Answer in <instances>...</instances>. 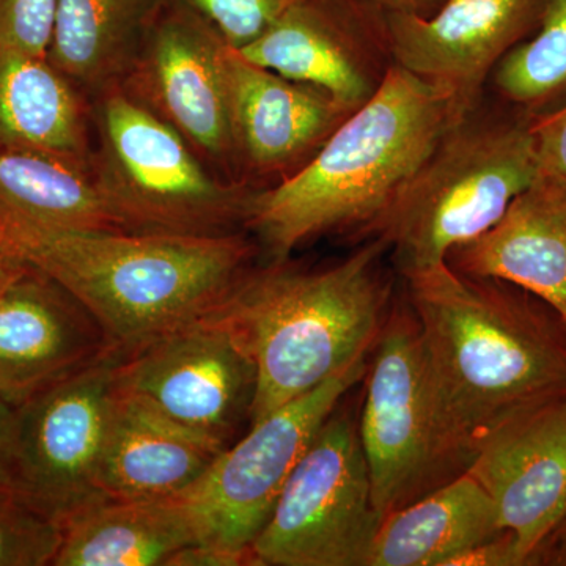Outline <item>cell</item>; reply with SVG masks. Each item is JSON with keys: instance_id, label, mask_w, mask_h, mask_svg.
<instances>
[{"instance_id": "1", "label": "cell", "mask_w": 566, "mask_h": 566, "mask_svg": "<svg viewBox=\"0 0 566 566\" xmlns=\"http://www.w3.org/2000/svg\"><path fill=\"white\" fill-rule=\"evenodd\" d=\"M439 428L469 468L499 428L566 395V348L504 290L449 263L405 277Z\"/></svg>"}, {"instance_id": "2", "label": "cell", "mask_w": 566, "mask_h": 566, "mask_svg": "<svg viewBox=\"0 0 566 566\" xmlns=\"http://www.w3.org/2000/svg\"><path fill=\"white\" fill-rule=\"evenodd\" d=\"M0 249L61 283L123 353L226 303L256 253L240 232L196 237L71 229L3 207Z\"/></svg>"}, {"instance_id": "3", "label": "cell", "mask_w": 566, "mask_h": 566, "mask_svg": "<svg viewBox=\"0 0 566 566\" xmlns=\"http://www.w3.org/2000/svg\"><path fill=\"white\" fill-rule=\"evenodd\" d=\"M458 120L446 95L392 63L378 91L301 169L253 193L245 229L271 262L326 234L368 237Z\"/></svg>"}, {"instance_id": "4", "label": "cell", "mask_w": 566, "mask_h": 566, "mask_svg": "<svg viewBox=\"0 0 566 566\" xmlns=\"http://www.w3.org/2000/svg\"><path fill=\"white\" fill-rule=\"evenodd\" d=\"M387 253L370 238L331 266L271 262L238 283L223 307L255 363L251 424L367 357L392 307Z\"/></svg>"}, {"instance_id": "5", "label": "cell", "mask_w": 566, "mask_h": 566, "mask_svg": "<svg viewBox=\"0 0 566 566\" xmlns=\"http://www.w3.org/2000/svg\"><path fill=\"white\" fill-rule=\"evenodd\" d=\"M542 170L532 122L475 109L453 123L367 238H378L401 277L447 263L502 218Z\"/></svg>"}, {"instance_id": "6", "label": "cell", "mask_w": 566, "mask_h": 566, "mask_svg": "<svg viewBox=\"0 0 566 566\" xmlns=\"http://www.w3.org/2000/svg\"><path fill=\"white\" fill-rule=\"evenodd\" d=\"M365 359L252 423L182 494L199 517L203 545L181 553L178 566L249 565L253 539L270 520L294 465L342 398L367 374Z\"/></svg>"}, {"instance_id": "7", "label": "cell", "mask_w": 566, "mask_h": 566, "mask_svg": "<svg viewBox=\"0 0 566 566\" xmlns=\"http://www.w3.org/2000/svg\"><path fill=\"white\" fill-rule=\"evenodd\" d=\"M107 188L129 232L218 237L245 227L253 191L216 181L174 126L111 92L102 107Z\"/></svg>"}, {"instance_id": "8", "label": "cell", "mask_w": 566, "mask_h": 566, "mask_svg": "<svg viewBox=\"0 0 566 566\" xmlns=\"http://www.w3.org/2000/svg\"><path fill=\"white\" fill-rule=\"evenodd\" d=\"M337 408L294 465L249 565L367 566L382 516L359 424Z\"/></svg>"}, {"instance_id": "9", "label": "cell", "mask_w": 566, "mask_h": 566, "mask_svg": "<svg viewBox=\"0 0 566 566\" xmlns=\"http://www.w3.org/2000/svg\"><path fill=\"white\" fill-rule=\"evenodd\" d=\"M375 346L359 436L376 509L385 517L461 471L442 439L419 323L408 300L392 304Z\"/></svg>"}, {"instance_id": "10", "label": "cell", "mask_w": 566, "mask_h": 566, "mask_svg": "<svg viewBox=\"0 0 566 566\" xmlns=\"http://www.w3.org/2000/svg\"><path fill=\"white\" fill-rule=\"evenodd\" d=\"M122 357V349H107L17 405L13 491L59 523L106 497L98 468Z\"/></svg>"}, {"instance_id": "11", "label": "cell", "mask_w": 566, "mask_h": 566, "mask_svg": "<svg viewBox=\"0 0 566 566\" xmlns=\"http://www.w3.org/2000/svg\"><path fill=\"white\" fill-rule=\"evenodd\" d=\"M255 387L252 354L223 304L123 353L118 367L122 392L226 447L251 423Z\"/></svg>"}, {"instance_id": "12", "label": "cell", "mask_w": 566, "mask_h": 566, "mask_svg": "<svg viewBox=\"0 0 566 566\" xmlns=\"http://www.w3.org/2000/svg\"><path fill=\"white\" fill-rule=\"evenodd\" d=\"M545 0H446L430 17L386 13L390 61L441 92L463 118L491 74L542 20Z\"/></svg>"}, {"instance_id": "13", "label": "cell", "mask_w": 566, "mask_h": 566, "mask_svg": "<svg viewBox=\"0 0 566 566\" xmlns=\"http://www.w3.org/2000/svg\"><path fill=\"white\" fill-rule=\"evenodd\" d=\"M237 52L286 80L329 93L352 111L378 91L392 65L386 13L368 0H294Z\"/></svg>"}, {"instance_id": "14", "label": "cell", "mask_w": 566, "mask_h": 566, "mask_svg": "<svg viewBox=\"0 0 566 566\" xmlns=\"http://www.w3.org/2000/svg\"><path fill=\"white\" fill-rule=\"evenodd\" d=\"M465 471L526 562L566 516V395L499 428Z\"/></svg>"}, {"instance_id": "15", "label": "cell", "mask_w": 566, "mask_h": 566, "mask_svg": "<svg viewBox=\"0 0 566 566\" xmlns=\"http://www.w3.org/2000/svg\"><path fill=\"white\" fill-rule=\"evenodd\" d=\"M114 348L98 319L31 268L0 293V395L18 405Z\"/></svg>"}, {"instance_id": "16", "label": "cell", "mask_w": 566, "mask_h": 566, "mask_svg": "<svg viewBox=\"0 0 566 566\" xmlns=\"http://www.w3.org/2000/svg\"><path fill=\"white\" fill-rule=\"evenodd\" d=\"M226 74L234 153L260 177L289 178L353 112L329 93L248 62L230 46Z\"/></svg>"}, {"instance_id": "17", "label": "cell", "mask_w": 566, "mask_h": 566, "mask_svg": "<svg viewBox=\"0 0 566 566\" xmlns=\"http://www.w3.org/2000/svg\"><path fill=\"white\" fill-rule=\"evenodd\" d=\"M147 39L142 76L166 122L205 155L237 158L221 33L177 11L156 20Z\"/></svg>"}, {"instance_id": "18", "label": "cell", "mask_w": 566, "mask_h": 566, "mask_svg": "<svg viewBox=\"0 0 566 566\" xmlns=\"http://www.w3.org/2000/svg\"><path fill=\"white\" fill-rule=\"evenodd\" d=\"M447 263L458 273L535 294L566 327V178L539 170L502 218L452 249Z\"/></svg>"}, {"instance_id": "19", "label": "cell", "mask_w": 566, "mask_h": 566, "mask_svg": "<svg viewBox=\"0 0 566 566\" xmlns=\"http://www.w3.org/2000/svg\"><path fill=\"white\" fill-rule=\"evenodd\" d=\"M226 449L118 389L99 460L98 488L117 499L185 494Z\"/></svg>"}, {"instance_id": "20", "label": "cell", "mask_w": 566, "mask_h": 566, "mask_svg": "<svg viewBox=\"0 0 566 566\" xmlns=\"http://www.w3.org/2000/svg\"><path fill=\"white\" fill-rule=\"evenodd\" d=\"M51 566H172L175 557L203 545V532L185 495L163 499L102 497L61 523Z\"/></svg>"}, {"instance_id": "21", "label": "cell", "mask_w": 566, "mask_h": 566, "mask_svg": "<svg viewBox=\"0 0 566 566\" xmlns=\"http://www.w3.org/2000/svg\"><path fill=\"white\" fill-rule=\"evenodd\" d=\"M502 532L493 499L464 471L382 517L367 566H447Z\"/></svg>"}, {"instance_id": "22", "label": "cell", "mask_w": 566, "mask_h": 566, "mask_svg": "<svg viewBox=\"0 0 566 566\" xmlns=\"http://www.w3.org/2000/svg\"><path fill=\"white\" fill-rule=\"evenodd\" d=\"M0 207L50 226L129 232L99 170L33 148L0 147Z\"/></svg>"}, {"instance_id": "23", "label": "cell", "mask_w": 566, "mask_h": 566, "mask_svg": "<svg viewBox=\"0 0 566 566\" xmlns=\"http://www.w3.org/2000/svg\"><path fill=\"white\" fill-rule=\"evenodd\" d=\"M0 147L88 163L80 99L46 57L0 51Z\"/></svg>"}, {"instance_id": "24", "label": "cell", "mask_w": 566, "mask_h": 566, "mask_svg": "<svg viewBox=\"0 0 566 566\" xmlns=\"http://www.w3.org/2000/svg\"><path fill=\"white\" fill-rule=\"evenodd\" d=\"M164 0H57L52 65L102 87L125 73L161 13Z\"/></svg>"}, {"instance_id": "25", "label": "cell", "mask_w": 566, "mask_h": 566, "mask_svg": "<svg viewBox=\"0 0 566 566\" xmlns=\"http://www.w3.org/2000/svg\"><path fill=\"white\" fill-rule=\"evenodd\" d=\"M504 102L536 115L566 104V0H545L538 28L495 66L490 84Z\"/></svg>"}, {"instance_id": "26", "label": "cell", "mask_w": 566, "mask_h": 566, "mask_svg": "<svg viewBox=\"0 0 566 566\" xmlns=\"http://www.w3.org/2000/svg\"><path fill=\"white\" fill-rule=\"evenodd\" d=\"M61 535L59 521L0 488V566H51Z\"/></svg>"}, {"instance_id": "27", "label": "cell", "mask_w": 566, "mask_h": 566, "mask_svg": "<svg viewBox=\"0 0 566 566\" xmlns=\"http://www.w3.org/2000/svg\"><path fill=\"white\" fill-rule=\"evenodd\" d=\"M57 0H0V51L48 57Z\"/></svg>"}, {"instance_id": "28", "label": "cell", "mask_w": 566, "mask_h": 566, "mask_svg": "<svg viewBox=\"0 0 566 566\" xmlns=\"http://www.w3.org/2000/svg\"><path fill=\"white\" fill-rule=\"evenodd\" d=\"M197 9L214 24L227 46L241 50L248 46L294 0H192Z\"/></svg>"}, {"instance_id": "29", "label": "cell", "mask_w": 566, "mask_h": 566, "mask_svg": "<svg viewBox=\"0 0 566 566\" xmlns=\"http://www.w3.org/2000/svg\"><path fill=\"white\" fill-rule=\"evenodd\" d=\"M531 122L542 169L566 178V104Z\"/></svg>"}, {"instance_id": "30", "label": "cell", "mask_w": 566, "mask_h": 566, "mask_svg": "<svg viewBox=\"0 0 566 566\" xmlns=\"http://www.w3.org/2000/svg\"><path fill=\"white\" fill-rule=\"evenodd\" d=\"M524 564L526 562L521 557L513 535L502 532L501 535L458 554L447 566H512Z\"/></svg>"}, {"instance_id": "31", "label": "cell", "mask_w": 566, "mask_h": 566, "mask_svg": "<svg viewBox=\"0 0 566 566\" xmlns=\"http://www.w3.org/2000/svg\"><path fill=\"white\" fill-rule=\"evenodd\" d=\"M17 405L0 395V488L13 490V438Z\"/></svg>"}, {"instance_id": "32", "label": "cell", "mask_w": 566, "mask_h": 566, "mask_svg": "<svg viewBox=\"0 0 566 566\" xmlns=\"http://www.w3.org/2000/svg\"><path fill=\"white\" fill-rule=\"evenodd\" d=\"M385 13L419 14L430 17L436 10L441 9L446 0H368Z\"/></svg>"}, {"instance_id": "33", "label": "cell", "mask_w": 566, "mask_h": 566, "mask_svg": "<svg viewBox=\"0 0 566 566\" xmlns=\"http://www.w3.org/2000/svg\"><path fill=\"white\" fill-rule=\"evenodd\" d=\"M25 270H28V264L20 262V260L14 259L10 253L0 249V293H2L11 282L17 281Z\"/></svg>"}]
</instances>
